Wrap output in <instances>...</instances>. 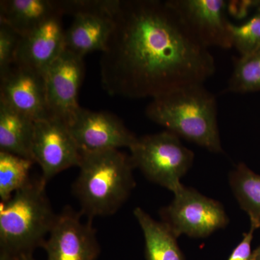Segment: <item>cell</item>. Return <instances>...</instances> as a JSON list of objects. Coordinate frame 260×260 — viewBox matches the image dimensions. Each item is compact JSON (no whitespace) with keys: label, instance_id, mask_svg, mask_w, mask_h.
Here are the masks:
<instances>
[{"label":"cell","instance_id":"1","mask_svg":"<svg viewBox=\"0 0 260 260\" xmlns=\"http://www.w3.org/2000/svg\"><path fill=\"white\" fill-rule=\"evenodd\" d=\"M112 18L100 61L102 86L109 95L153 99L203 85L215 73L209 49L167 1L119 0Z\"/></svg>","mask_w":260,"mask_h":260},{"label":"cell","instance_id":"2","mask_svg":"<svg viewBox=\"0 0 260 260\" xmlns=\"http://www.w3.org/2000/svg\"><path fill=\"white\" fill-rule=\"evenodd\" d=\"M149 119L214 153H223L215 95L203 85L178 89L148 104Z\"/></svg>","mask_w":260,"mask_h":260},{"label":"cell","instance_id":"3","mask_svg":"<svg viewBox=\"0 0 260 260\" xmlns=\"http://www.w3.org/2000/svg\"><path fill=\"white\" fill-rule=\"evenodd\" d=\"M73 192L88 219L118 211L135 186L130 156L119 150L81 152Z\"/></svg>","mask_w":260,"mask_h":260},{"label":"cell","instance_id":"4","mask_svg":"<svg viewBox=\"0 0 260 260\" xmlns=\"http://www.w3.org/2000/svg\"><path fill=\"white\" fill-rule=\"evenodd\" d=\"M42 179L30 181L9 200L0 204L1 250L21 255L44 245L55 223Z\"/></svg>","mask_w":260,"mask_h":260},{"label":"cell","instance_id":"5","mask_svg":"<svg viewBox=\"0 0 260 260\" xmlns=\"http://www.w3.org/2000/svg\"><path fill=\"white\" fill-rule=\"evenodd\" d=\"M130 158L149 181L174 192L194 162V154L172 132L138 138L129 148Z\"/></svg>","mask_w":260,"mask_h":260},{"label":"cell","instance_id":"6","mask_svg":"<svg viewBox=\"0 0 260 260\" xmlns=\"http://www.w3.org/2000/svg\"><path fill=\"white\" fill-rule=\"evenodd\" d=\"M172 203L160 211L162 222L179 237L205 238L229 223L220 202L181 185L174 192Z\"/></svg>","mask_w":260,"mask_h":260},{"label":"cell","instance_id":"7","mask_svg":"<svg viewBox=\"0 0 260 260\" xmlns=\"http://www.w3.org/2000/svg\"><path fill=\"white\" fill-rule=\"evenodd\" d=\"M85 75L83 57L64 49L44 73L46 99L50 119L70 126L82 108L78 92Z\"/></svg>","mask_w":260,"mask_h":260},{"label":"cell","instance_id":"8","mask_svg":"<svg viewBox=\"0 0 260 260\" xmlns=\"http://www.w3.org/2000/svg\"><path fill=\"white\" fill-rule=\"evenodd\" d=\"M32 157L42 169L41 179L47 184L59 173L79 167L81 152L66 124L47 119L35 121Z\"/></svg>","mask_w":260,"mask_h":260},{"label":"cell","instance_id":"9","mask_svg":"<svg viewBox=\"0 0 260 260\" xmlns=\"http://www.w3.org/2000/svg\"><path fill=\"white\" fill-rule=\"evenodd\" d=\"M69 207L57 215L43 247L47 260H95L99 251L96 231L90 220Z\"/></svg>","mask_w":260,"mask_h":260},{"label":"cell","instance_id":"10","mask_svg":"<svg viewBox=\"0 0 260 260\" xmlns=\"http://www.w3.org/2000/svg\"><path fill=\"white\" fill-rule=\"evenodd\" d=\"M181 21L205 47H233L224 0H167Z\"/></svg>","mask_w":260,"mask_h":260},{"label":"cell","instance_id":"11","mask_svg":"<svg viewBox=\"0 0 260 260\" xmlns=\"http://www.w3.org/2000/svg\"><path fill=\"white\" fill-rule=\"evenodd\" d=\"M68 127L80 152L129 148L138 138L114 114L83 108Z\"/></svg>","mask_w":260,"mask_h":260},{"label":"cell","instance_id":"12","mask_svg":"<svg viewBox=\"0 0 260 260\" xmlns=\"http://www.w3.org/2000/svg\"><path fill=\"white\" fill-rule=\"evenodd\" d=\"M0 102L34 121L50 119L44 74L31 68L17 65L12 68L1 80Z\"/></svg>","mask_w":260,"mask_h":260},{"label":"cell","instance_id":"13","mask_svg":"<svg viewBox=\"0 0 260 260\" xmlns=\"http://www.w3.org/2000/svg\"><path fill=\"white\" fill-rule=\"evenodd\" d=\"M62 15L56 14L20 37L14 65L46 73L65 49Z\"/></svg>","mask_w":260,"mask_h":260},{"label":"cell","instance_id":"14","mask_svg":"<svg viewBox=\"0 0 260 260\" xmlns=\"http://www.w3.org/2000/svg\"><path fill=\"white\" fill-rule=\"evenodd\" d=\"M65 31V49L77 55H86L93 51L103 52L114 27L112 15L87 12L77 13Z\"/></svg>","mask_w":260,"mask_h":260},{"label":"cell","instance_id":"15","mask_svg":"<svg viewBox=\"0 0 260 260\" xmlns=\"http://www.w3.org/2000/svg\"><path fill=\"white\" fill-rule=\"evenodd\" d=\"M56 14L61 13L58 10L56 1L3 0L0 2V22L9 25L21 37Z\"/></svg>","mask_w":260,"mask_h":260},{"label":"cell","instance_id":"16","mask_svg":"<svg viewBox=\"0 0 260 260\" xmlns=\"http://www.w3.org/2000/svg\"><path fill=\"white\" fill-rule=\"evenodd\" d=\"M34 128L35 121L32 119L0 102V152L34 161Z\"/></svg>","mask_w":260,"mask_h":260},{"label":"cell","instance_id":"17","mask_svg":"<svg viewBox=\"0 0 260 260\" xmlns=\"http://www.w3.org/2000/svg\"><path fill=\"white\" fill-rule=\"evenodd\" d=\"M133 213L144 236L147 260H185L177 235L167 224L154 220L142 208Z\"/></svg>","mask_w":260,"mask_h":260},{"label":"cell","instance_id":"18","mask_svg":"<svg viewBox=\"0 0 260 260\" xmlns=\"http://www.w3.org/2000/svg\"><path fill=\"white\" fill-rule=\"evenodd\" d=\"M229 185L240 205L250 218L251 227L260 228V175L243 162L229 173Z\"/></svg>","mask_w":260,"mask_h":260},{"label":"cell","instance_id":"19","mask_svg":"<svg viewBox=\"0 0 260 260\" xmlns=\"http://www.w3.org/2000/svg\"><path fill=\"white\" fill-rule=\"evenodd\" d=\"M34 161L29 159L0 152V198L10 199L16 191L30 182L29 172Z\"/></svg>","mask_w":260,"mask_h":260},{"label":"cell","instance_id":"20","mask_svg":"<svg viewBox=\"0 0 260 260\" xmlns=\"http://www.w3.org/2000/svg\"><path fill=\"white\" fill-rule=\"evenodd\" d=\"M227 90L239 93L260 90V48L238 59Z\"/></svg>","mask_w":260,"mask_h":260},{"label":"cell","instance_id":"21","mask_svg":"<svg viewBox=\"0 0 260 260\" xmlns=\"http://www.w3.org/2000/svg\"><path fill=\"white\" fill-rule=\"evenodd\" d=\"M233 47L241 56L254 52L260 48V13L241 25L230 23Z\"/></svg>","mask_w":260,"mask_h":260},{"label":"cell","instance_id":"22","mask_svg":"<svg viewBox=\"0 0 260 260\" xmlns=\"http://www.w3.org/2000/svg\"><path fill=\"white\" fill-rule=\"evenodd\" d=\"M20 36L9 25L0 22V80L14 66Z\"/></svg>","mask_w":260,"mask_h":260},{"label":"cell","instance_id":"23","mask_svg":"<svg viewBox=\"0 0 260 260\" xmlns=\"http://www.w3.org/2000/svg\"><path fill=\"white\" fill-rule=\"evenodd\" d=\"M119 0H104V1H56L58 10L61 15H75L77 13L87 12L109 13L112 15L115 10Z\"/></svg>","mask_w":260,"mask_h":260},{"label":"cell","instance_id":"24","mask_svg":"<svg viewBox=\"0 0 260 260\" xmlns=\"http://www.w3.org/2000/svg\"><path fill=\"white\" fill-rule=\"evenodd\" d=\"M254 231L255 229L251 227L249 232L244 234L242 242L234 249L228 260H251L252 254L251 246Z\"/></svg>","mask_w":260,"mask_h":260},{"label":"cell","instance_id":"25","mask_svg":"<svg viewBox=\"0 0 260 260\" xmlns=\"http://www.w3.org/2000/svg\"><path fill=\"white\" fill-rule=\"evenodd\" d=\"M257 4L258 1H230L227 3V10L234 18H243Z\"/></svg>","mask_w":260,"mask_h":260},{"label":"cell","instance_id":"26","mask_svg":"<svg viewBox=\"0 0 260 260\" xmlns=\"http://www.w3.org/2000/svg\"><path fill=\"white\" fill-rule=\"evenodd\" d=\"M0 260H20V255H16L9 251L1 250L0 251Z\"/></svg>","mask_w":260,"mask_h":260},{"label":"cell","instance_id":"27","mask_svg":"<svg viewBox=\"0 0 260 260\" xmlns=\"http://www.w3.org/2000/svg\"><path fill=\"white\" fill-rule=\"evenodd\" d=\"M251 260H260V246L253 251Z\"/></svg>","mask_w":260,"mask_h":260},{"label":"cell","instance_id":"28","mask_svg":"<svg viewBox=\"0 0 260 260\" xmlns=\"http://www.w3.org/2000/svg\"><path fill=\"white\" fill-rule=\"evenodd\" d=\"M20 260H36L31 254H23L20 255Z\"/></svg>","mask_w":260,"mask_h":260},{"label":"cell","instance_id":"29","mask_svg":"<svg viewBox=\"0 0 260 260\" xmlns=\"http://www.w3.org/2000/svg\"><path fill=\"white\" fill-rule=\"evenodd\" d=\"M256 9H257L258 13H260V1H258V4L256 5Z\"/></svg>","mask_w":260,"mask_h":260}]
</instances>
